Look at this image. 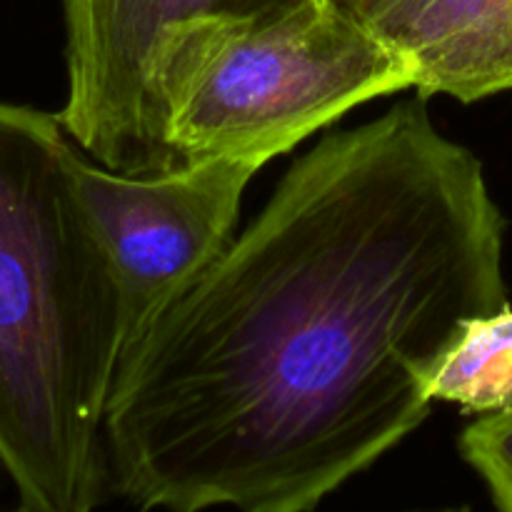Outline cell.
<instances>
[{
  "mask_svg": "<svg viewBox=\"0 0 512 512\" xmlns=\"http://www.w3.org/2000/svg\"><path fill=\"white\" fill-rule=\"evenodd\" d=\"M483 163L423 98L325 135L125 348L110 490L140 512H313L430 413L465 325L508 305Z\"/></svg>",
  "mask_w": 512,
  "mask_h": 512,
  "instance_id": "cell-1",
  "label": "cell"
},
{
  "mask_svg": "<svg viewBox=\"0 0 512 512\" xmlns=\"http://www.w3.org/2000/svg\"><path fill=\"white\" fill-rule=\"evenodd\" d=\"M58 115L0 100V468L25 512H95L128 345L108 253Z\"/></svg>",
  "mask_w": 512,
  "mask_h": 512,
  "instance_id": "cell-2",
  "label": "cell"
},
{
  "mask_svg": "<svg viewBox=\"0 0 512 512\" xmlns=\"http://www.w3.org/2000/svg\"><path fill=\"white\" fill-rule=\"evenodd\" d=\"M410 88L398 50L320 0L260 23H200L165 58L168 143L180 168L265 165L348 110Z\"/></svg>",
  "mask_w": 512,
  "mask_h": 512,
  "instance_id": "cell-3",
  "label": "cell"
},
{
  "mask_svg": "<svg viewBox=\"0 0 512 512\" xmlns=\"http://www.w3.org/2000/svg\"><path fill=\"white\" fill-rule=\"evenodd\" d=\"M313 0H60L68 95L58 120L95 163L128 175L180 168L168 143L163 68L200 23H260Z\"/></svg>",
  "mask_w": 512,
  "mask_h": 512,
  "instance_id": "cell-4",
  "label": "cell"
},
{
  "mask_svg": "<svg viewBox=\"0 0 512 512\" xmlns=\"http://www.w3.org/2000/svg\"><path fill=\"white\" fill-rule=\"evenodd\" d=\"M260 168L255 160L205 158L128 175L75 148V185L120 285L128 343L228 248Z\"/></svg>",
  "mask_w": 512,
  "mask_h": 512,
  "instance_id": "cell-5",
  "label": "cell"
},
{
  "mask_svg": "<svg viewBox=\"0 0 512 512\" xmlns=\"http://www.w3.org/2000/svg\"><path fill=\"white\" fill-rule=\"evenodd\" d=\"M370 30L408 60L418 98L512 93V0H400Z\"/></svg>",
  "mask_w": 512,
  "mask_h": 512,
  "instance_id": "cell-6",
  "label": "cell"
},
{
  "mask_svg": "<svg viewBox=\"0 0 512 512\" xmlns=\"http://www.w3.org/2000/svg\"><path fill=\"white\" fill-rule=\"evenodd\" d=\"M430 400L468 415L512 410V308L470 320L428 380Z\"/></svg>",
  "mask_w": 512,
  "mask_h": 512,
  "instance_id": "cell-7",
  "label": "cell"
},
{
  "mask_svg": "<svg viewBox=\"0 0 512 512\" xmlns=\"http://www.w3.org/2000/svg\"><path fill=\"white\" fill-rule=\"evenodd\" d=\"M460 455L483 478L498 512H512V410L478 415L460 435Z\"/></svg>",
  "mask_w": 512,
  "mask_h": 512,
  "instance_id": "cell-8",
  "label": "cell"
},
{
  "mask_svg": "<svg viewBox=\"0 0 512 512\" xmlns=\"http://www.w3.org/2000/svg\"><path fill=\"white\" fill-rule=\"evenodd\" d=\"M325 8L355 20V23L373 28L388 10H393L400 0H320Z\"/></svg>",
  "mask_w": 512,
  "mask_h": 512,
  "instance_id": "cell-9",
  "label": "cell"
},
{
  "mask_svg": "<svg viewBox=\"0 0 512 512\" xmlns=\"http://www.w3.org/2000/svg\"><path fill=\"white\" fill-rule=\"evenodd\" d=\"M430 512H470L468 508H445V510H430Z\"/></svg>",
  "mask_w": 512,
  "mask_h": 512,
  "instance_id": "cell-10",
  "label": "cell"
},
{
  "mask_svg": "<svg viewBox=\"0 0 512 512\" xmlns=\"http://www.w3.org/2000/svg\"><path fill=\"white\" fill-rule=\"evenodd\" d=\"M18 512H25V510H18Z\"/></svg>",
  "mask_w": 512,
  "mask_h": 512,
  "instance_id": "cell-11",
  "label": "cell"
},
{
  "mask_svg": "<svg viewBox=\"0 0 512 512\" xmlns=\"http://www.w3.org/2000/svg\"><path fill=\"white\" fill-rule=\"evenodd\" d=\"M0 470H3V468H0Z\"/></svg>",
  "mask_w": 512,
  "mask_h": 512,
  "instance_id": "cell-12",
  "label": "cell"
}]
</instances>
